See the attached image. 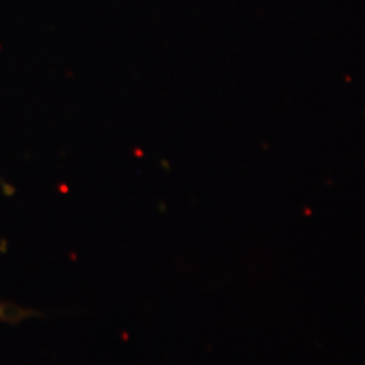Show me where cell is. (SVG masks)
<instances>
[{"mask_svg": "<svg viewBox=\"0 0 365 365\" xmlns=\"http://www.w3.org/2000/svg\"><path fill=\"white\" fill-rule=\"evenodd\" d=\"M34 312L29 308L21 307V304L9 303V301H0V322L6 323H21L24 319L34 317Z\"/></svg>", "mask_w": 365, "mask_h": 365, "instance_id": "obj_1", "label": "cell"}]
</instances>
